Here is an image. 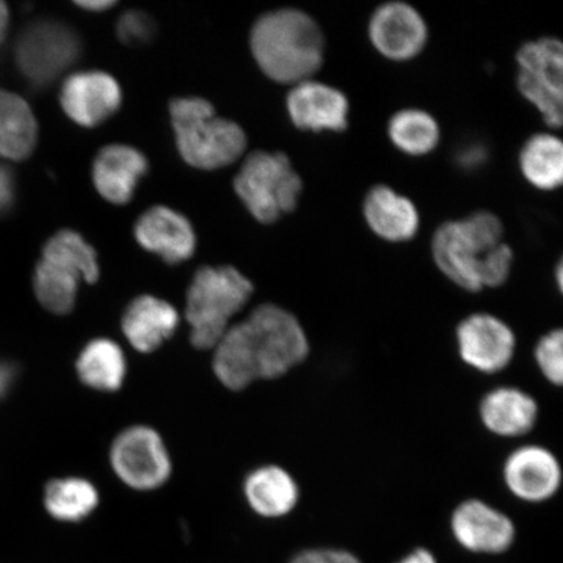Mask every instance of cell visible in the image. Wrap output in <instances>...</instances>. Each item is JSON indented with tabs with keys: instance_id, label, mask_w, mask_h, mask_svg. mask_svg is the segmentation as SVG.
<instances>
[{
	"instance_id": "1",
	"label": "cell",
	"mask_w": 563,
	"mask_h": 563,
	"mask_svg": "<svg viewBox=\"0 0 563 563\" xmlns=\"http://www.w3.org/2000/svg\"><path fill=\"white\" fill-rule=\"evenodd\" d=\"M253 58L269 79L280 84L311 80L325 55V38L306 12L277 10L260 18L251 32Z\"/></svg>"
},
{
	"instance_id": "2",
	"label": "cell",
	"mask_w": 563,
	"mask_h": 563,
	"mask_svg": "<svg viewBox=\"0 0 563 563\" xmlns=\"http://www.w3.org/2000/svg\"><path fill=\"white\" fill-rule=\"evenodd\" d=\"M170 118L183 159L201 170L227 167L246 146L242 126L216 117L213 104L200 97L175 98Z\"/></svg>"
},
{
	"instance_id": "3",
	"label": "cell",
	"mask_w": 563,
	"mask_h": 563,
	"mask_svg": "<svg viewBox=\"0 0 563 563\" xmlns=\"http://www.w3.org/2000/svg\"><path fill=\"white\" fill-rule=\"evenodd\" d=\"M503 222L490 211H476L464 220L443 223L433 236L434 263L464 291L481 292L485 263L503 243Z\"/></svg>"
},
{
	"instance_id": "4",
	"label": "cell",
	"mask_w": 563,
	"mask_h": 563,
	"mask_svg": "<svg viewBox=\"0 0 563 563\" xmlns=\"http://www.w3.org/2000/svg\"><path fill=\"white\" fill-rule=\"evenodd\" d=\"M253 286L232 266H203L188 288L186 317L196 349H214L230 320L249 302Z\"/></svg>"
},
{
	"instance_id": "5",
	"label": "cell",
	"mask_w": 563,
	"mask_h": 563,
	"mask_svg": "<svg viewBox=\"0 0 563 563\" xmlns=\"http://www.w3.org/2000/svg\"><path fill=\"white\" fill-rule=\"evenodd\" d=\"M234 188L250 213L271 224L297 209L302 181L284 153L258 151L244 161Z\"/></svg>"
},
{
	"instance_id": "6",
	"label": "cell",
	"mask_w": 563,
	"mask_h": 563,
	"mask_svg": "<svg viewBox=\"0 0 563 563\" xmlns=\"http://www.w3.org/2000/svg\"><path fill=\"white\" fill-rule=\"evenodd\" d=\"M242 323L258 379L285 376L309 355L305 328L284 308L260 306Z\"/></svg>"
},
{
	"instance_id": "7",
	"label": "cell",
	"mask_w": 563,
	"mask_h": 563,
	"mask_svg": "<svg viewBox=\"0 0 563 563\" xmlns=\"http://www.w3.org/2000/svg\"><path fill=\"white\" fill-rule=\"evenodd\" d=\"M81 52V40L73 27L62 21L40 20L19 35L15 60L32 86L44 88L75 66Z\"/></svg>"
},
{
	"instance_id": "8",
	"label": "cell",
	"mask_w": 563,
	"mask_h": 563,
	"mask_svg": "<svg viewBox=\"0 0 563 563\" xmlns=\"http://www.w3.org/2000/svg\"><path fill=\"white\" fill-rule=\"evenodd\" d=\"M517 86L552 129L563 115V46L553 37L526 42L517 54Z\"/></svg>"
},
{
	"instance_id": "9",
	"label": "cell",
	"mask_w": 563,
	"mask_h": 563,
	"mask_svg": "<svg viewBox=\"0 0 563 563\" xmlns=\"http://www.w3.org/2000/svg\"><path fill=\"white\" fill-rule=\"evenodd\" d=\"M110 461L119 478L137 490L159 488L172 473L170 456L156 431L125 429L112 443Z\"/></svg>"
},
{
	"instance_id": "10",
	"label": "cell",
	"mask_w": 563,
	"mask_h": 563,
	"mask_svg": "<svg viewBox=\"0 0 563 563\" xmlns=\"http://www.w3.org/2000/svg\"><path fill=\"white\" fill-rule=\"evenodd\" d=\"M455 336L462 362L484 375L503 372L516 356V333L508 322L492 313L467 316L457 323Z\"/></svg>"
},
{
	"instance_id": "11",
	"label": "cell",
	"mask_w": 563,
	"mask_h": 563,
	"mask_svg": "<svg viewBox=\"0 0 563 563\" xmlns=\"http://www.w3.org/2000/svg\"><path fill=\"white\" fill-rule=\"evenodd\" d=\"M450 530L457 544L476 554L508 552L517 537L509 516L477 498L456 506L450 518Z\"/></svg>"
},
{
	"instance_id": "12",
	"label": "cell",
	"mask_w": 563,
	"mask_h": 563,
	"mask_svg": "<svg viewBox=\"0 0 563 563\" xmlns=\"http://www.w3.org/2000/svg\"><path fill=\"white\" fill-rule=\"evenodd\" d=\"M506 488L520 501L543 504L558 495L562 484L559 457L541 445H523L506 457L503 467Z\"/></svg>"
},
{
	"instance_id": "13",
	"label": "cell",
	"mask_w": 563,
	"mask_h": 563,
	"mask_svg": "<svg viewBox=\"0 0 563 563\" xmlns=\"http://www.w3.org/2000/svg\"><path fill=\"white\" fill-rule=\"evenodd\" d=\"M60 106L70 121L87 129L101 125L122 106V89L102 70H81L63 82Z\"/></svg>"
},
{
	"instance_id": "14",
	"label": "cell",
	"mask_w": 563,
	"mask_h": 563,
	"mask_svg": "<svg viewBox=\"0 0 563 563\" xmlns=\"http://www.w3.org/2000/svg\"><path fill=\"white\" fill-rule=\"evenodd\" d=\"M372 45L385 58L406 62L418 56L428 41V26L420 12L405 2L379 5L369 20Z\"/></svg>"
},
{
	"instance_id": "15",
	"label": "cell",
	"mask_w": 563,
	"mask_h": 563,
	"mask_svg": "<svg viewBox=\"0 0 563 563\" xmlns=\"http://www.w3.org/2000/svg\"><path fill=\"white\" fill-rule=\"evenodd\" d=\"M286 106L291 122L301 131L343 132L349 126L347 97L327 84H297L288 93Z\"/></svg>"
},
{
	"instance_id": "16",
	"label": "cell",
	"mask_w": 563,
	"mask_h": 563,
	"mask_svg": "<svg viewBox=\"0 0 563 563\" xmlns=\"http://www.w3.org/2000/svg\"><path fill=\"white\" fill-rule=\"evenodd\" d=\"M136 241L165 263L187 262L196 251V234L188 218L167 207H153L139 217Z\"/></svg>"
},
{
	"instance_id": "17",
	"label": "cell",
	"mask_w": 563,
	"mask_h": 563,
	"mask_svg": "<svg viewBox=\"0 0 563 563\" xmlns=\"http://www.w3.org/2000/svg\"><path fill=\"white\" fill-rule=\"evenodd\" d=\"M147 170V158L136 147L112 144L98 152L91 176L98 194L106 201L124 206L133 199Z\"/></svg>"
},
{
	"instance_id": "18",
	"label": "cell",
	"mask_w": 563,
	"mask_h": 563,
	"mask_svg": "<svg viewBox=\"0 0 563 563\" xmlns=\"http://www.w3.org/2000/svg\"><path fill=\"white\" fill-rule=\"evenodd\" d=\"M482 424L501 439L530 433L539 420V405L531 394L516 386H499L485 394L478 406Z\"/></svg>"
},
{
	"instance_id": "19",
	"label": "cell",
	"mask_w": 563,
	"mask_h": 563,
	"mask_svg": "<svg viewBox=\"0 0 563 563\" xmlns=\"http://www.w3.org/2000/svg\"><path fill=\"white\" fill-rule=\"evenodd\" d=\"M363 211L369 229L386 242H408L418 234L420 217L417 207L390 187L371 188Z\"/></svg>"
},
{
	"instance_id": "20",
	"label": "cell",
	"mask_w": 563,
	"mask_h": 563,
	"mask_svg": "<svg viewBox=\"0 0 563 563\" xmlns=\"http://www.w3.org/2000/svg\"><path fill=\"white\" fill-rule=\"evenodd\" d=\"M179 325V314L165 300L143 295L126 307L122 329L131 346L140 352L156 351Z\"/></svg>"
},
{
	"instance_id": "21",
	"label": "cell",
	"mask_w": 563,
	"mask_h": 563,
	"mask_svg": "<svg viewBox=\"0 0 563 563\" xmlns=\"http://www.w3.org/2000/svg\"><path fill=\"white\" fill-rule=\"evenodd\" d=\"M246 501L264 518H282L299 503V487L285 468L264 466L253 471L244 484Z\"/></svg>"
},
{
	"instance_id": "22",
	"label": "cell",
	"mask_w": 563,
	"mask_h": 563,
	"mask_svg": "<svg viewBox=\"0 0 563 563\" xmlns=\"http://www.w3.org/2000/svg\"><path fill=\"white\" fill-rule=\"evenodd\" d=\"M38 140V124L23 97L0 89V157L24 161L32 156Z\"/></svg>"
},
{
	"instance_id": "23",
	"label": "cell",
	"mask_w": 563,
	"mask_h": 563,
	"mask_svg": "<svg viewBox=\"0 0 563 563\" xmlns=\"http://www.w3.org/2000/svg\"><path fill=\"white\" fill-rule=\"evenodd\" d=\"M520 172L525 179L541 191H554L563 180V145L551 133H538L528 139L520 151Z\"/></svg>"
},
{
	"instance_id": "24",
	"label": "cell",
	"mask_w": 563,
	"mask_h": 563,
	"mask_svg": "<svg viewBox=\"0 0 563 563\" xmlns=\"http://www.w3.org/2000/svg\"><path fill=\"white\" fill-rule=\"evenodd\" d=\"M76 369L81 382L91 389L115 391L123 385L126 362L118 343L100 338L84 347Z\"/></svg>"
},
{
	"instance_id": "25",
	"label": "cell",
	"mask_w": 563,
	"mask_h": 563,
	"mask_svg": "<svg viewBox=\"0 0 563 563\" xmlns=\"http://www.w3.org/2000/svg\"><path fill=\"white\" fill-rule=\"evenodd\" d=\"M214 350L216 376L229 389L243 390L258 379L242 322L230 327Z\"/></svg>"
},
{
	"instance_id": "26",
	"label": "cell",
	"mask_w": 563,
	"mask_h": 563,
	"mask_svg": "<svg viewBox=\"0 0 563 563\" xmlns=\"http://www.w3.org/2000/svg\"><path fill=\"white\" fill-rule=\"evenodd\" d=\"M394 146L408 156H427L440 143V126L427 111L406 109L398 111L387 125Z\"/></svg>"
},
{
	"instance_id": "27",
	"label": "cell",
	"mask_w": 563,
	"mask_h": 563,
	"mask_svg": "<svg viewBox=\"0 0 563 563\" xmlns=\"http://www.w3.org/2000/svg\"><path fill=\"white\" fill-rule=\"evenodd\" d=\"M98 501L95 485L84 478H58L45 489V508L60 522H80L96 510Z\"/></svg>"
},
{
	"instance_id": "28",
	"label": "cell",
	"mask_w": 563,
	"mask_h": 563,
	"mask_svg": "<svg viewBox=\"0 0 563 563\" xmlns=\"http://www.w3.org/2000/svg\"><path fill=\"white\" fill-rule=\"evenodd\" d=\"M42 258L66 267L87 284H96L100 278L96 250L74 230H60L48 239L42 250Z\"/></svg>"
},
{
	"instance_id": "29",
	"label": "cell",
	"mask_w": 563,
	"mask_h": 563,
	"mask_svg": "<svg viewBox=\"0 0 563 563\" xmlns=\"http://www.w3.org/2000/svg\"><path fill=\"white\" fill-rule=\"evenodd\" d=\"M81 278L74 272L42 258L35 266L33 288L41 306L55 314L73 311Z\"/></svg>"
},
{
	"instance_id": "30",
	"label": "cell",
	"mask_w": 563,
	"mask_h": 563,
	"mask_svg": "<svg viewBox=\"0 0 563 563\" xmlns=\"http://www.w3.org/2000/svg\"><path fill=\"white\" fill-rule=\"evenodd\" d=\"M534 363L548 383L561 386L563 383V332L553 329L541 336L534 347Z\"/></svg>"
},
{
	"instance_id": "31",
	"label": "cell",
	"mask_w": 563,
	"mask_h": 563,
	"mask_svg": "<svg viewBox=\"0 0 563 563\" xmlns=\"http://www.w3.org/2000/svg\"><path fill=\"white\" fill-rule=\"evenodd\" d=\"M156 21L144 11H125L118 20L117 37L122 44L131 47L150 44L156 35Z\"/></svg>"
},
{
	"instance_id": "32",
	"label": "cell",
	"mask_w": 563,
	"mask_h": 563,
	"mask_svg": "<svg viewBox=\"0 0 563 563\" xmlns=\"http://www.w3.org/2000/svg\"><path fill=\"white\" fill-rule=\"evenodd\" d=\"M514 262V253L508 244L501 243L489 253L483 271V287L497 288L508 282Z\"/></svg>"
},
{
	"instance_id": "33",
	"label": "cell",
	"mask_w": 563,
	"mask_h": 563,
	"mask_svg": "<svg viewBox=\"0 0 563 563\" xmlns=\"http://www.w3.org/2000/svg\"><path fill=\"white\" fill-rule=\"evenodd\" d=\"M290 563H363L355 554L336 548H311L295 555Z\"/></svg>"
},
{
	"instance_id": "34",
	"label": "cell",
	"mask_w": 563,
	"mask_h": 563,
	"mask_svg": "<svg viewBox=\"0 0 563 563\" xmlns=\"http://www.w3.org/2000/svg\"><path fill=\"white\" fill-rule=\"evenodd\" d=\"M16 200V183L11 168L0 165V214L9 211Z\"/></svg>"
},
{
	"instance_id": "35",
	"label": "cell",
	"mask_w": 563,
	"mask_h": 563,
	"mask_svg": "<svg viewBox=\"0 0 563 563\" xmlns=\"http://www.w3.org/2000/svg\"><path fill=\"white\" fill-rule=\"evenodd\" d=\"M487 159V151L483 145L471 144L466 145L464 150L457 153V162L462 167L476 168L484 164Z\"/></svg>"
},
{
	"instance_id": "36",
	"label": "cell",
	"mask_w": 563,
	"mask_h": 563,
	"mask_svg": "<svg viewBox=\"0 0 563 563\" xmlns=\"http://www.w3.org/2000/svg\"><path fill=\"white\" fill-rule=\"evenodd\" d=\"M396 563H439L434 554L426 548L413 549L406 558Z\"/></svg>"
},
{
	"instance_id": "37",
	"label": "cell",
	"mask_w": 563,
	"mask_h": 563,
	"mask_svg": "<svg viewBox=\"0 0 563 563\" xmlns=\"http://www.w3.org/2000/svg\"><path fill=\"white\" fill-rule=\"evenodd\" d=\"M13 378H15V371L12 365L0 362V398L5 397L10 391Z\"/></svg>"
},
{
	"instance_id": "38",
	"label": "cell",
	"mask_w": 563,
	"mask_h": 563,
	"mask_svg": "<svg viewBox=\"0 0 563 563\" xmlns=\"http://www.w3.org/2000/svg\"><path fill=\"white\" fill-rule=\"evenodd\" d=\"M76 4L89 12H103L115 5L111 0H96V2L95 0H90V2H77Z\"/></svg>"
},
{
	"instance_id": "39",
	"label": "cell",
	"mask_w": 563,
	"mask_h": 563,
	"mask_svg": "<svg viewBox=\"0 0 563 563\" xmlns=\"http://www.w3.org/2000/svg\"><path fill=\"white\" fill-rule=\"evenodd\" d=\"M10 26V10L4 2H0V46L5 41Z\"/></svg>"
},
{
	"instance_id": "40",
	"label": "cell",
	"mask_w": 563,
	"mask_h": 563,
	"mask_svg": "<svg viewBox=\"0 0 563 563\" xmlns=\"http://www.w3.org/2000/svg\"><path fill=\"white\" fill-rule=\"evenodd\" d=\"M558 285H559V288L560 290L562 291V282H563V269H562V264L560 263L559 266H558Z\"/></svg>"
}]
</instances>
